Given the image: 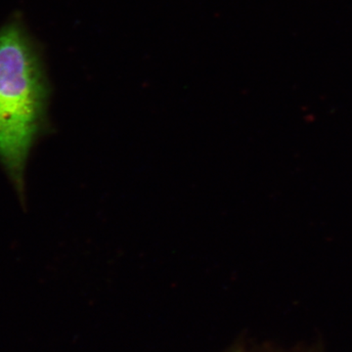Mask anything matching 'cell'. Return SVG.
Listing matches in <instances>:
<instances>
[{
  "mask_svg": "<svg viewBox=\"0 0 352 352\" xmlns=\"http://www.w3.org/2000/svg\"><path fill=\"white\" fill-rule=\"evenodd\" d=\"M48 87L38 53L22 25L0 30V162L18 188L43 126Z\"/></svg>",
  "mask_w": 352,
  "mask_h": 352,
  "instance_id": "1",
  "label": "cell"
}]
</instances>
